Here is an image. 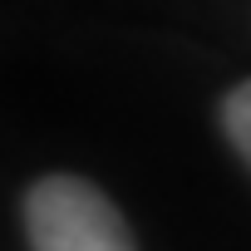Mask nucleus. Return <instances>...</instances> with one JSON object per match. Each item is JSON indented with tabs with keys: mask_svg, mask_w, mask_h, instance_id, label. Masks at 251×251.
<instances>
[{
	"mask_svg": "<svg viewBox=\"0 0 251 251\" xmlns=\"http://www.w3.org/2000/svg\"><path fill=\"white\" fill-rule=\"evenodd\" d=\"M222 133L236 148V158L251 168V79L226 89V99H222Z\"/></svg>",
	"mask_w": 251,
	"mask_h": 251,
	"instance_id": "f03ea898",
	"label": "nucleus"
},
{
	"mask_svg": "<svg viewBox=\"0 0 251 251\" xmlns=\"http://www.w3.org/2000/svg\"><path fill=\"white\" fill-rule=\"evenodd\" d=\"M30 251H138L113 197L79 173H45L25 192Z\"/></svg>",
	"mask_w": 251,
	"mask_h": 251,
	"instance_id": "f257e3e1",
	"label": "nucleus"
}]
</instances>
